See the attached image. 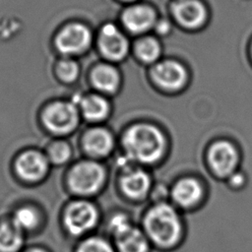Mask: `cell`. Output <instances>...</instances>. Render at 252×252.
Segmentation results:
<instances>
[{
	"label": "cell",
	"mask_w": 252,
	"mask_h": 252,
	"mask_svg": "<svg viewBox=\"0 0 252 252\" xmlns=\"http://www.w3.org/2000/svg\"><path fill=\"white\" fill-rule=\"evenodd\" d=\"M44 154L51 166L61 167L69 164L73 158V148L64 138H55L50 141L45 149Z\"/></svg>",
	"instance_id": "cell-20"
},
{
	"label": "cell",
	"mask_w": 252,
	"mask_h": 252,
	"mask_svg": "<svg viewBox=\"0 0 252 252\" xmlns=\"http://www.w3.org/2000/svg\"><path fill=\"white\" fill-rule=\"evenodd\" d=\"M177 21L187 28H197L206 20V9L198 0H180L173 8Z\"/></svg>",
	"instance_id": "cell-14"
},
{
	"label": "cell",
	"mask_w": 252,
	"mask_h": 252,
	"mask_svg": "<svg viewBox=\"0 0 252 252\" xmlns=\"http://www.w3.org/2000/svg\"><path fill=\"white\" fill-rule=\"evenodd\" d=\"M73 100L80 111L81 117L91 123L103 121L110 112L109 102L105 97L99 94H87L78 96Z\"/></svg>",
	"instance_id": "cell-11"
},
{
	"label": "cell",
	"mask_w": 252,
	"mask_h": 252,
	"mask_svg": "<svg viewBox=\"0 0 252 252\" xmlns=\"http://www.w3.org/2000/svg\"><path fill=\"white\" fill-rule=\"evenodd\" d=\"M98 46L101 53L110 60L122 59L128 50V41L114 24L102 26L98 35Z\"/></svg>",
	"instance_id": "cell-10"
},
{
	"label": "cell",
	"mask_w": 252,
	"mask_h": 252,
	"mask_svg": "<svg viewBox=\"0 0 252 252\" xmlns=\"http://www.w3.org/2000/svg\"><path fill=\"white\" fill-rule=\"evenodd\" d=\"M9 219L26 234L40 227L43 216L38 207L32 204H24L15 208Z\"/></svg>",
	"instance_id": "cell-15"
},
{
	"label": "cell",
	"mask_w": 252,
	"mask_h": 252,
	"mask_svg": "<svg viewBox=\"0 0 252 252\" xmlns=\"http://www.w3.org/2000/svg\"><path fill=\"white\" fill-rule=\"evenodd\" d=\"M50 163L43 151L30 148L21 151L13 160L17 178L28 185L39 184L49 174Z\"/></svg>",
	"instance_id": "cell-6"
},
{
	"label": "cell",
	"mask_w": 252,
	"mask_h": 252,
	"mask_svg": "<svg viewBox=\"0 0 252 252\" xmlns=\"http://www.w3.org/2000/svg\"><path fill=\"white\" fill-rule=\"evenodd\" d=\"M107 226L110 234L117 239L126 233L132 227V224L124 214H115L109 219Z\"/></svg>",
	"instance_id": "cell-25"
},
{
	"label": "cell",
	"mask_w": 252,
	"mask_h": 252,
	"mask_svg": "<svg viewBox=\"0 0 252 252\" xmlns=\"http://www.w3.org/2000/svg\"><path fill=\"white\" fill-rule=\"evenodd\" d=\"M150 175L142 170H130L120 178L119 185L121 191L130 199L139 200L144 198L151 188Z\"/></svg>",
	"instance_id": "cell-13"
},
{
	"label": "cell",
	"mask_w": 252,
	"mask_h": 252,
	"mask_svg": "<svg viewBox=\"0 0 252 252\" xmlns=\"http://www.w3.org/2000/svg\"><path fill=\"white\" fill-rule=\"evenodd\" d=\"M144 225L148 236L158 246L170 247L180 238L182 225L173 207L158 203L146 215Z\"/></svg>",
	"instance_id": "cell-3"
},
{
	"label": "cell",
	"mask_w": 252,
	"mask_h": 252,
	"mask_svg": "<svg viewBox=\"0 0 252 252\" xmlns=\"http://www.w3.org/2000/svg\"><path fill=\"white\" fill-rule=\"evenodd\" d=\"M81 114L73 100H56L48 103L40 114L42 127L54 138H65L76 132Z\"/></svg>",
	"instance_id": "cell-5"
},
{
	"label": "cell",
	"mask_w": 252,
	"mask_h": 252,
	"mask_svg": "<svg viewBox=\"0 0 252 252\" xmlns=\"http://www.w3.org/2000/svg\"><path fill=\"white\" fill-rule=\"evenodd\" d=\"M25 240V233L10 219L0 220V252H22Z\"/></svg>",
	"instance_id": "cell-18"
},
{
	"label": "cell",
	"mask_w": 252,
	"mask_h": 252,
	"mask_svg": "<svg viewBox=\"0 0 252 252\" xmlns=\"http://www.w3.org/2000/svg\"><path fill=\"white\" fill-rule=\"evenodd\" d=\"M156 16L154 11L145 6H134L128 8L122 16L125 27L134 33L148 31L155 24Z\"/></svg>",
	"instance_id": "cell-16"
},
{
	"label": "cell",
	"mask_w": 252,
	"mask_h": 252,
	"mask_svg": "<svg viewBox=\"0 0 252 252\" xmlns=\"http://www.w3.org/2000/svg\"><path fill=\"white\" fill-rule=\"evenodd\" d=\"M123 147L128 159L141 163H153L160 158L165 149V139L155 126L138 124L126 131Z\"/></svg>",
	"instance_id": "cell-1"
},
{
	"label": "cell",
	"mask_w": 252,
	"mask_h": 252,
	"mask_svg": "<svg viewBox=\"0 0 252 252\" xmlns=\"http://www.w3.org/2000/svg\"><path fill=\"white\" fill-rule=\"evenodd\" d=\"M105 181L104 166L88 158L73 162L65 174L66 189L74 198L91 199L101 191Z\"/></svg>",
	"instance_id": "cell-2"
},
{
	"label": "cell",
	"mask_w": 252,
	"mask_h": 252,
	"mask_svg": "<svg viewBox=\"0 0 252 252\" xmlns=\"http://www.w3.org/2000/svg\"><path fill=\"white\" fill-rule=\"evenodd\" d=\"M153 78L157 84L164 89L176 90L182 87L186 80L184 68L174 61H163L153 69Z\"/></svg>",
	"instance_id": "cell-12"
},
{
	"label": "cell",
	"mask_w": 252,
	"mask_h": 252,
	"mask_svg": "<svg viewBox=\"0 0 252 252\" xmlns=\"http://www.w3.org/2000/svg\"><path fill=\"white\" fill-rule=\"evenodd\" d=\"M56 74L64 83H73L80 76V65L72 58H64L57 63Z\"/></svg>",
	"instance_id": "cell-24"
},
{
	"label": "cell",
	"mask_w": 252,
	"mask_h": 252,
	"mask_svg": "<svg viewBox=\"0 0 252 252\" xmlns=\"http://www.w3.org/2000/svg\"><path fill=\"white\" fill-rule=\"evenodd\" d=\"M80 145L88 158L98 160L112 153L114 138L110 131L104 127L94 126L83 133Z\"/></svg>",
	"instance_id": "cell-8"
},
{
	"label": "cell",
	"mask_w": 252,
	"mask_h": 252,
	"mask_svg": "<svg viewBox=\"0 0 252 252\" xmlns=\"http://www.w3.org/2000/svg\"><path fill=\"white\" fill-rule=\"evenodd\" d=\"M125 1H133V0H125Z\"/></svg>",
	"instance_id": "cell-29"
},
{
	"label": "cell",
	"mask_w": 252,
	"mask_h": 252,
	"mask_svg": "<svg viewBox=\"0 0 252 252\" xmlns=\"http://www.w3.org/2000/svg\"><path fill=\"white\" fill-rule=\"evenodd\" d=\"M136 52L141 60L150 63L158 58L160 53V46L155 38L146 37L138 42L136 46Z\"/></svg>",
	"instance_id": "cell-23"
},
{
	"label": "cell",
	"mask_w": 252,
	"mask_h": 252,
	"mask_svg": "<svg viewBox=\"0 0 252 252\" xmlns=\"http://www.w3.org/2000/svg\"><path fill=\"white\" fill-rule=\"evenodd\" d=\"M99 220L97 207L90 199L73 198L63 208L61 224L67 234L84 238L95 228Z\"/></svg>",
	"instance_id": "cell-4"
},
{
	"label": "cell",
	"mask_w": 252,
	"mask_h": 252,
	"mask_svg": "<svg viewBox=\"0 0 252 252\" xmlns=\"http://www.w3.org/2000/svg\"><path fill=\"white\" fill-rule=\"evenodd\" d=\"M211 168L218 176L232 175L238 164V153L235 147L227 141L213 144L208 153Z\"/></svg>",
	"instance_id": "cell-9"
},
{
	"label": "cell",
	"mask_w": 252,
	"mask_h": 252,
	"mask_svg": "<svg viewBox=\"0 0 252 252\" xmlns=\"http://www.w3.org/2000/svg\"><path fill=\"white\" fill-rule=\"evenodd\" d=\"M92 82L94 88L99 92L111 94L118 89L120 76L113 66L99 64L92 72Z\"/></svg>",
	"instance_id": "cell-19"
},
{
	"label": "cell",
	"mask_w": 252,
	"mask_h": 252,
	"mask_svg": "<svg viewBox=\"0 0 252 252\" xmlns=\"http://www.w3.org/2000/svg\"><path fill=\"white\" fill-rule=\"evenodd\" d=\"M92 42L90 29L81 23H71L63 27L55 37L57 49L66 56L78 55L89 48Z\"/></svg>",
	"instance_id": "cell-7"
},
{
	"label": "cell",
	"mask_w": 252,
	"mask_h": 252,
	"mask_svg": "<svg viewBox=\"0 0 252 252\" xmlns=\"http://www.w3.org/2000/svg\"><path fill=\"white\" fill-rule=\"evenodd\" d=\"M22 252H49V251L42 246H31V247L25 248Z\"/></svg>",
	"instance_id": "cell-27"
},
{
	"label": "cell",
	"mask_w": 252,
	"mask_h": 252,
	"mask_svg": "<svg viewBox=\"0 0 252 252\" xmlns=\"http://www.w3.org/2000/svg\"><path fill=\"white\" fill-rule=\"evenodd\" d=\"M75 252H115V250L103 237L88 235L80 239Z\"/></svg>",
	"instance_id": "cell-22"
},
{
	"label": "cell",
	"mask_w": 252,
	"mask_h": 252,
	"mask_svg": "<svg viewBox=\"0 0 252 252\" xmlns=\"http://www.w3.org/2000/svg\"><path fill=\"white\" fill-rule=\"evenodd\" d=\"M156 28L158 33H166L169 31V24L165 21H161L156 26Z\"/></svg>",
	"instance_id": "cell-26"
},
{
	"label": "cell",
	"mask_w": 252,
	"mask_h": 252,
	"mask_svg": "<svg viewBox=\"0 0 252 252\" xmlns=\"http://www.w3.org/2000/svg\"><path fill=\"white\" fill-rule=\"evenodd\" d=\"M115 241L119 252H148L149 249L144 233L134 226Z\"/></svg>",
	"instance_id": "cell-21"
},
{
	"label": "cell",
	"mask_w": 252,
	"mask_h": 252,
	"mask_svg": "<svg viewBox=\"0 0 252 252\" xmlns=\"http://www.w3.org/2000/svg\"><path fill=\"white\" fill-rule=\"evenodd\" d=\"M171 196L177 205L183 208H190L201 199L202 187L196 179L186 177L179 180L173 186Z\"/></svg>",
	"instance_id": "cell-17"
},
{
	"label": "cell",
	"mask_w": 252,
	"mask_h": 252,
	"mask_svg": "<svg viewBox=\"0 0 252 252\" xmlns=\"http://www.w3.org/2000/svg\"><path fill=\"white\" fill-rule=\"evenodd\" d=\"M240 178H242L241 174H238V177L235 175H232V184H241L242 181L240 180Z\"/></svg>",
	"instance_id": "cell-28"
}]
</instances>
